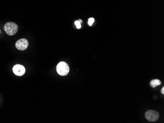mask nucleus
<instances>
[{
    "label": "nucleus",
    "mask_w": 164,
    "mask_h": 123,
    "mask_svg": "<svg viewBox=\"0 0 164 123\" xmlns=\"http://www.w3.org/2000/svg\"><path fill=\"white\" fill-rule=\"evenodd\" d=\"M146 119L151 122H155L159 117V114L158 112L154 110H149L147 111L145 113Z\"/></svg>",
    "instance_id": "3"
},
{
    "label": "nucleus",
    "mask_w": 164,
    "mask_h": 123,
    "mask_svg": "<svg viewBox=\"0 0 164 123\" xmlns=\"http://www.w3.org/2000/svg\"><path fill=\"white\" fill-rule=\"evenodd\" d=\"M57 72L59 75L65 76L69 72V67L68 65L65 62H60L58 63L57 66Z\"/></svg>",
    "instance_id": "2"
},
{
    "label": "nucleus",
    "mask_w": 164,
    "mask_h": 123,
    "mask_svg": "<svg viewBox=\"0 0 164 123\" xmlns=\"http://www.w3.org/2000/svg\"><path fill=\"white\" fill-rule=\"evenodd\" d=\"M15 46L18 50L24 51L27 49L29 46V42L26 39L22 38L18 40L16 42Z\"/></svg>",
    "instance_id": "4"
},
{
    "label": "nucleus",
    "mask_w": 164,
    "mask_h": 123,
    "mask_svg": "<svg viewBox=\"0 0 164 123\" xmlns=\"http://www.w3.org/2000/svg\"><path fill=\"white\" fill-rule=\"evenodd\" d=\"M0 34H1V29H0Z\"/></svg>",
    "instance_id": "11"
},
{
    "label": "nucleus",
    "mask_w": 164,
    "mask_h": 123,
    "mask_svg": "<svg viewBox=\"0 0 164 123\" xmlns=\"http://www.w3.org/2000/svg\"><path fill=\"white\" fill-rule=\"evenodd\" d=\"M4 28L6 34L10 36L15 34L18 30V25L14 22H7L4 25Z\"/></svg>",
    "instance_id": "1"
},
{
    "label": "nucleus",
    "mask_w": 164,
    "mask_h": 123,
    "mask_svg": "<svg viewBox=\"0 0 164 123\" xmlns=\"http://www.w3.org/2000/svg\"><path fill=\"white\" fill-rule=\"evenodd\" d=\"M12 71L15 75L17 76H22L25 74L26 72L25 67L22 65L20 64H16L14 66Z\"/></svg>",
    "instance_id": "5"
},
{
    "label": "nucleus",
    "mask_w": 164,
    "mask_h": 123,
    "mask_svg": "<svg viewBox=\"0 0 164 123\" xmlns=\"http://www.w3.org/2000/svg\"><path fill=\"white\" fill-rule=\"evenodd\" d=\"M79 21L80 22V23H83V21H82V20H81V19H80V20H79Z\"/></svg>",
    "instance_id": "10"
},
{
    "label": "nucleus",
    "mask_w": 164,
    "mask_h": 123,
    "mask_svg": "<svg viewBox=\"0 0 164 123\" xmlns=\"http://www.w3.org/2000/svg\"><path fill=\"white\" fill-rule=\"evenodd\" d=\"M161 84V82L160 80L158 79H153L152 81H151L150 85L153 88H155L156 87L160 85Z\"/></svg>",
    "instance_id": "6"
},
{
    "label": "nucleus",
    "mask_w": 164,
    "mask_h": 123,
    "mask_svg": "<svg viewBox=\"0 0 164 123\" xmlns=\"http://www.w3.org/2000/svg\"><path fill=\"white\" fill-rule=\"evenodd\" d=\"M75 25H76L77 28L78 29H80L81 28V24L79 21H76L75 22Z\"/></svg>",
    "instance_id": "8"
},
{
    "label": "nucleus",
    "mask_w": 164,
    "mask_h": 123,
    "mask_svg": "<svg viewBox=\"0 0 164 123\" xmlns=\"http://www.w3.org/2000/svg\"><path fill=\"white\" fill-rule=\"evenodd\" d=\"M161 93L163 94H164V87H163V88H162V89Z\"/></svg>",
    "instance_id": "9"
},
{
    "label": "nucleus",
    "mask_w": 164,
    "mask_h": 123,
    "mask_svg": "<svg viewBox=\"0 0 164 123\" xmlns=\"http://www.w3.org/2000/svg\"><path fill=\"white\" fill-rule=\"evenodd\" d=\"M94 21H95V20H94V18H89L88 21V24L89 26H92V24L94 22Z\"/></svg>",
    "instance_id": "7"
}]
</instances>
